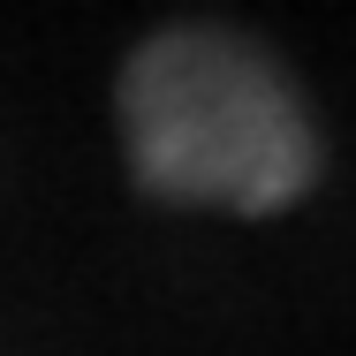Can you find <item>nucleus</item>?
Returning <instances> with one entry per match:
<instances>
[{"instance_id": "1", "label": "nucleus", "mask_w": 356, "mask_h": 356, "mask_svg": "<svg viewBox=\"0 0 356 356\" xmlns=\"http://www.w3.org/2000/svg\"><path fill=\"white\" fill-rule=\"evenodd\" d=\"M122 144L152 197L281 213L318 182V137L281 61L235 31L175 23L122 61Z\"/></svg>"}]
</instances>
